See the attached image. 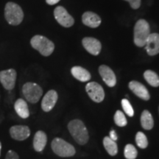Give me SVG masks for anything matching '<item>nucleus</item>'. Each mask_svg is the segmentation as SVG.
I'll list each match as a JSON object with an SVG mask.
<instances>
[{
  "mask_svg": "<svg viewBox=\"0 0 159 159\" xmlns=\"http://www.w3.org/2000/svg\"><path fill=\"white\" fill-rule=\"evenodd\" d=\"M144 47L149 55L153 56L158 55L159 53V34L150 33Z\"/></svg>",
  "mask_w": 159,
  "mask_h": 159,
  "instance_id": "13",
  "label": "nucleus"
},
{
  "mask_svg": "<svg viewBox=\"0 0 159 159\" xmlns=\"http://www.w3.org/2000/svg\"><path fill=\"white\" fill-rule=\"evenodd\" d=\"M1 150H2V144H1V142H0V156H1Z\"/></svg>",
  "mask_w": 159,
  "mask_h": 159,
  "instance_id": "31",
  "label": "nucleus"
},
{
  "mask_svg": "<svg viewBox=\"0 0 159 159\" xmlns=\"http://www.w3.org/2000/svg\"><path fill=\"white\" fill-rule=\"evenodd\" d=\"M141 124L144 130H151L154 126V120L152 114L148 110H144L141 116Z\"/></svg>",
  "mask_w": 159,
  "mask_h": 159,
  "instance_id": "20",
  "label": "nucleus"
},
{
  "mask_svg": "<svg viewBox=\"0 0 159 159\" xmlns=\"http://www.w3.org/2000/svg\"><path fill=\"white\" fill-rule=\"evenodd\" d=\"M103 144H104L105 150L108 152L109 155L114 156L117 154V152H118V147H117L116 143L114 140H112L110 137H105L104 139H103Z\"/></svg>",
  "mask_w": 159,
  "mask_h": 159,
  "instance_id": "21",
  "label": "nucleus"
},
{
  "mask_svg": "<svg viewBox=\"0 0 159 159\" xmlns=\"http://www.w3.org/2000/svg\"><path fill=\"white\" fill-rule=\"evenodd\" d=\"M136 142L137 146L142 149H145L148 146V140L146 136L142 132H138L136 136Z\"/></svg>",
  "mask_w": 159,
  "mask_h": 159,
  "instance_id": "24",
  "label": "nucleus"
},
{
  "mask_svg": "<svg viewBox=\"0 0 159 159\" xmlns=\"http://www.w3.org/2000/svg\"><path fill=\"white\" fill-rule=\"evenodd\" d=\"M51 146L53 152L58 156L71 157L75 154L74 147L61 138L53 139Z\"/></svg>",
  "mask_w": 159,
  "mask_h": 159,
  "instance_id": "5",
  "label": "nucleus"
},
{
  "mask_svg": "<svg viewBox=\"0 0 159 159\" xmlns=\"http://www.w3.org/2000/svg\"><path fill=\"white\" fill-rule=\"evenodd\" d=\"M84 48L93 55H98L101 51L102 45L98 40L91 37L84 38L82 41Z\"/></svg>",
  "mask_w": 159,
  "mask_h": 159,
  "instance_id": "14",
  "label": "nucleus"
},
{
  "mask_svg": "<svg viewBox=\"0 0 159 159\" xmlns=\"http://www.w3.org/2000/svg\"><path fill=\"white\" fill-rule=\"evenodd\" d=\"M71 72L75 78L81 82H87L91 77L89 71L81 66H74L71 69Z\"/></svg>",
  "mask_w": 159,
  "mask_h": 159,
  "instance_id": "19",
  "label": "nucleus"
},
{
  "mask_svg": "<svg viewBox=\"0 0 159 159\" xmlns=\"http://www.w3.org/2000/svg\"><path fill=\"white\" fill-rule=\"evenodd\" d=\"M125 157L127 159H136L138 156V152L133 144H127L124 151Z\"/></svg>",
  "mask_w": 159,
  "mask_h": 159,
  "instance_id": "23",
  "label": "nucleus"
},
{
  "mask_svg": "<svg viewBox=\"0 0 159 159\" xmlns=\"http://www.w3.org/2000/svg\"><path fill=\"white\" fill-rule=\"evenodd\" d=\"M22 93L25 99L30 103H37L43 94V90L35 83H26L22 87Z\"/></svg>",
  "mask_w": 159,
  "mask_h": 159,
  "instance_id": "6",
  "label": "nucleus"
},
{
  "mask_svg": "<svg viewBox=\"0 0 159 159\" xmlns=\"http://www.w3.org/2000/svg\"><path fill=\"white\" fill-rule=\"evenodd\" d=\"M83 23L91 28L98 27L101 24V19L98 15L93 12L88 11L83 13L82 16Z\"/></svg>",
  "mask_w": 159,
  "mask_h": 159,
  "instance_id": "16",
  "label": "nucleus"
},
{
  "mask_svg": "<svg viewBox=\"0 0 159 159\" xmlns=\"http://www.w3.org/2000/svg\"><path fill=\"white\" fill-rule=\"evenodd\" d=\"M99 72L104 82L109 87L115 86L116 83V77L114 72L108 66L102 65L99 66Z\"/></svg>",
  "mask_w": 159,
  "mask_h": 159,
  "instance_id": "12",
  "label": "nucleus"
},
{
  "mask_svg": "<svg viewBox=\"0 0 159 159\" xmlns=\"http://www.w3.org/2000/svg\"><path fill=\"white\" fill-rule=\"evenodd\" d=\"M144 77L149 84L153 87L159 86V77L156 72L152 70H147L144 73Z\"/></svg>",
  "mask_w": 159,
  "mask_h": 159,
  "instance_id": "22",
  "label": "nucleus"
},
{
  "mask_svg": "<svg viewBox=\"0 0 159 159\" xmlns=\"http://www.w3.org/2000/svg\"><path fill=\"white\" fill-rule=\"evenodd\" d=\"M110 138L112 139V140H114V142H116L117 140V139H118V136H117V134H116V132L114 130H112L110 132Z\"/></svg>",
  "mask_w": 159,
  "mask_h": 159,
  "instance_id": "29",
  "label": "nucleus"
},
{
  "mask_svg": "<svg viewBox=\"0 0 159 159\" xmlns=\"http://www.w3.org/2000/svg\"><path fill=\"white\" fill-rule=\"evenodd\" d=\"M54 16L56 21L63 27H70L74 25V19L62 6H58L55 9Z\"/></svg>",
  "mask_w": 159,
  "mask_h": 159,
  "instance_id": "8",
  "label": "nucleus"
},
{
  "mask_svg": "<svg viewBox=\"0 0 159 159\" xmlns=\"http://www.w3.org/2000/svg\"><path fill=\"white\" fill-rule=\"evenodd\" d=\"M69 133L75 140L80 145H84L88 142L89 136L87 128L84 123L80 119H74L68 125Z\"/></svg>",
  "mask_w": 159,
  "mask_h": 159,
  "instance_id": "1",
  "label": "nucleus"
},
{
  "mask_svg": "<svg viewBox=\"0 0 159 159\" xmlns=\"http://www.w3.org/2000/svg\"><path fill=\"white\" fill-rule=\"evenodd\" d=\"M150 34V25L144 19L137 21L134 27V43L137 47H144L149 35Z\"/></svg>",
  "mask_w": 159,
  "mask_h": 159,
  "instance_id": "3",
  "label": "nucleus"
},
{
  "mask_svg": "<svg viewBox=\"0 0 159 159\" xmlns=\"http://www.w3.org/2000/svg\"><path fill=\"white\" fill-rule=\"evenodd\" d=\"M14 108L16 114L22 119H27L30 116L28 105L23 99H18L14 104Z\"/></svg>",
  "mask_w": 159,
  "mask_h": 159,
  "instance_id": "18",
  "label": "nucleus"
},
{
  "mask_svg": "<svg viewBox=\"0 0 159 159\" xmlns=\"http://www.w3.org/2000/svg\"><path fill=\"white\" fill-rule=\"evenodd\" d=\"M58 95L55 90H50L44 95L41 102V108L44 112H49L56 104Z\"/></svg>",
  "mask_w": 159,
  "mask_h": 159,
  "instance_id": "11",
  "label": "nucleus"
},
{
  "mask_svg": "<svg viewBox=\"0 0 159 159\" xmlns=\"http://www.w3.org/2000/svg\"><path fill=\"white\" fill-rule=\"evenodd\" d=\"M16 77V71L13 69L0 71V83L6 90L11 91L14 89Z\"/></svg>",
  "mask_w": 159,
  "mask_h": 159,
  "instance_id": "7",
  "label": "nucleus"
},
{
  "mask_svg": "<svg viewBox=\"0 0 159 159\" xmlns=\"http://www.w3.org/2000/svg\"><path fill=\"white\" fill-rule=\"evenodd\" d=\"M89 96L95 102H101L105 98V92L102 87L96 82L89 83L85 86Z\"/></svg>",
  "mask_w": 159,
  "mask_h": 159,
  "instance_id": "9",
  "label": "nucleus"
},
{
  "mask_svg": "<svg viewBox=\"0 0 159 159\" xmlns=\"http://www.w3.org/2000/svg\"><path fill=\"white\" fill-rule=\"evenodd\" d=\"M5 17L9 25L16 26L22 22L24 12L19 5L14 2H7L5 7Z\"/></svg>",
  "mask_w": 159,
  "mask_h": 159,
  "instance_id": "2",
  "label": "nucleus"
},
{
  "mask_svg": "<svg viewBox=\"0 0 159 159\" xmlns=\"http://www.w3.org/2000/svg\"><path fill=\"white\" fill-rule=\"evenodd\" d=\"M129 88L134 93V94L139 97V98L144 99V100L150 99V96L149 94V91L146 89V87L141 83L135 80L131 81L129 83Z\"/></svg>",
  "mask_w": 159,
  "mask_h": 159,
  "instance_id": "15",
  "label": "nucleus"
},
{
  "mask_svg": "<svg viewBox=\"0 0 159 159\" xmlns=\"http://www.w3.org/2000/svg\"><path fill=\"white\" fill-rule=\"evenodd\" d=\"M47 142V134L43 131L39 130L35 134L33 139V148L37 152H42Z\"/></svg>",
  "mask_w": 159,
  "mask_h": 159,
  "instance_id": "17",
  "label": "nucleus"
},
{
  "mask_svg": "<svg viewBox=\"0 0 159 159\" xmlns=\"http://www.w3.org/2000/svg\"><path fill=\"white\" fill-rule=\"evenodd\" d=\"M122 106L124 111L128 116H133L134 115V111L132 105L127 99H123L122 100Z\"/></svg>",
  "mask_w": 159,
  "mask_h": 159,
  "instance_id": "26",
  "label": "nucleus"
},
{
  "mask_svg": "<svg viewBox=\"0 0 159 159\" xmlns=\"http://www.w3.org/2000/svg\"><path fill=\"white\" fill-rule=\"evenodd\" d=\"M125 1L128 2L133 9H138L141 5V0H125Z\"/></svg>",
  "mask_w": 159,
  "mask_h": 159,
  "instance_id": "27",
  "label": "nucleus"
},
{
  "mask_svg": "<svg viewBox=\"0 0 159 159\" xmlns=\"http://www.w3.org/2000/svg\"><path fill=\"white\" fill-rule=\"evenodd\" d=\"M10 134L15 140L24 141L30 136V130L26 125H15L10 128Z\"/></svg>",
  "mask_w": 159,
  "mask_h": 159,
  "instance_id": "10",
  "label": "nucleus"
},
{
  "mask_svg": "<svg viewBox=\"0 0 159 159\" xmlns=\"http://www.w3.org/2000/svg\"><path fill=\"white\" fill-rule=\"evenodd\" d=\"M60 1H61V0H46L47 3L48 4V5H55V4L58 3Z\"/></svg>",
  "mask_w": 159,
  "mask_h": 159,
  "instance_id": "30",
  "label": "nucleus"
},
{
  "mask_svg": "<svg viewBox=\"0 0 159 159\" xmlns=\"http://www.w3.org/2000/svg\"><path fill=\"white\" fill-rule=\"evenodd\" d=\"M5 159H19V157L16 152L13 150H9L6 155Z\"/></svg>",
  "mask_w": 159,
  "mask_h": 159,
  "instance_id": "28",
  "label": "nucleus"
},
{
  "mask_svg": "<svg viewBox=\"0 0 159 159\" xmlns=\"http://www.w3.org/2000/svg\"><path fill=\"white\" fill-rule=\"evenodd\" d=\"M30 44L43 56H49L55 49L54 43L43 35H36L32 38Z\"/></svg>",
  "mask_w": 159,
  "mask_h": 159,
  "instance_id": "4",
  "label": "nucleus"
},
{
  "mask_svg": "<svg viewBox=\"0 0 159 159\" xmlns=\"http://www.w3.org/2000/svg\"><path fill=\"white\" fill-rule=\"evenodd\" d=\"M114 122L117 126L125 127L127 125V119L121 111H117L114 115Z\"/></svg>",
  "mask_w": 159,
  "mask_h": 159,
  "instance_id": "25",
  "label": "nucleus"
}]
</instances>
